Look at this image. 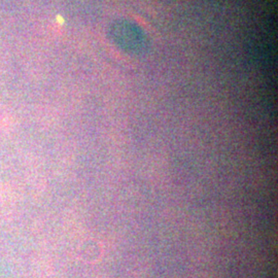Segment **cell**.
<instances>
[{
	"label": "cell",
	"instance_id": "cell-1",
	"mask_svg": "<svg viewBox=\"0 0 278 278\" xmlns=\"http://www.w3.org/2000/svg\"><path fill=\"white\" fill-rule=\"evenodd\" d=\"M108 37L120 49L130 55H144L151 46L144 31L134 22L126 19H118L110 24Z\"/></svg>",
	"mask_w": 278,
	"mask_h": 278
}]
</instances>
